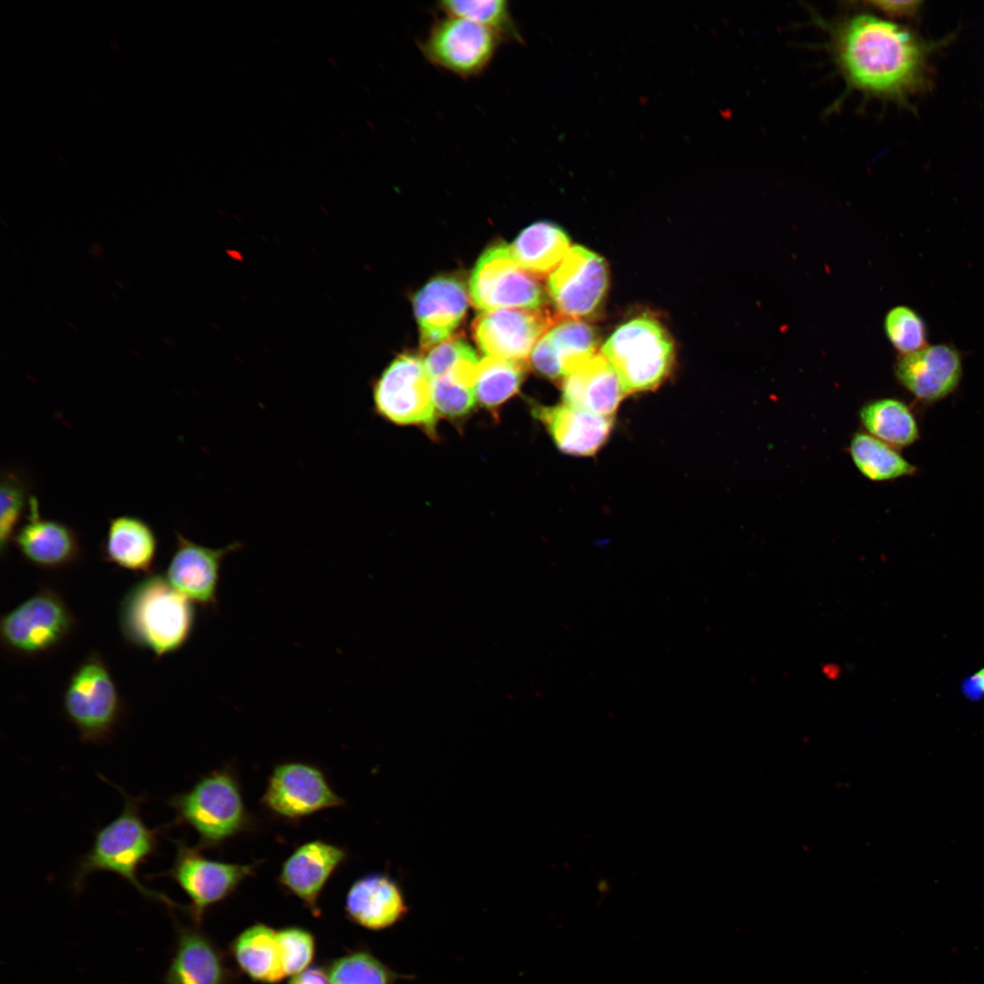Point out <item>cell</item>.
<instances>
[{
	"instance_id": "83f0119b",
	"label": "cell",
	"mask_w": 984,
	"mask_h": 984,
	"mask_svg": "<svg viewBox=\"0 0 984 984\" xmlns=\"http://www.w3.org/2000/svg\"><path fill=\"white\" fill-rule=\"evenodd\" d=\"M859 417L867 434L895 448L909 446L920 437L910 407L896 398L867 402L862 406Z\"/></svg>"
},
{
	"instance_id": "d6986e66",
	"label": "cell",
	"mask_w": 984,
	"mask_h": 984,
	"mask_svg": "<svg viewBox=\"0 0 984 984\" xmlns=\"http://www.w3.org/2000/svg\"><path fill=\"white\" fill-rule=\"evenodd\" d=\"M172 956L163 984H232L224 954L197 926L175 924Z\"/></svg>"
},
{
	"instance_id": "d6a6232c",
	"label": "cell",
	"mask_w": 984,
	"mask_h": 984,
	"mask_svg": "<svg viewBox=\"0 0 984 984\" xmlns=\"http://www.w3.org/2000/svg\"><path fill=\"white\" fill-rule=\"evenodd\" d=\"M331 984H395L398 976L365 950L349 953L327 968Z\"/></svg>"
},
{
	"instance_id": "8992f818",
	"label": "cell",
	"mask_w": 984,
	"mask_h": 984,
	"mask_svg": "<svg viewBox=\"0 0 984 984\" xmlns=\"http://www.w3.org/2000/svg\"><path fill=\"white\" fill-rule=\"evenodd\" d=\"M62 706L83 742L103 743L113 735L123 702L109 667L97 651L87 654L72 671Z\"/></svg>"
},
{
	"instance_id": "cb8c5ba5",
	"label": "cell",
	"mask_w": 984,
	"mask_h": 984,
	"mask_svg": "<svg viewBox=\"0 0 984 984\" xmlns=\"http://www.w3.org/2000/svg\"><path fill=\"white\" fill-rule=\"evenodd\" d=\"M344 908L352 921L374 930L395 925L407 913L399 886L379 873L364 876L352 884Z\"/></svg>"
},
{
	"instance_id": "9c48e42d",
	"label": "cell",
	"mask_w": 984,
	"mask_h": 984,
	"mask_svg": "<svg viewBox=\"0 0 984 984\" xmlns=\"http://www.w3.org/2000/svg\"><path fill=\"white\" fill-rule=\"evenodd\" d=\"M503 41L491 29L470 20L443 14L418 43L434 67L462 78L484 73Z\"/></svg>"
},
{
	"instance_id": "ba28073f",
	"label": "cell",
	"mask_w": 984,
	"mask_h": 984,
	"mask_svg": "<svg viewBox=\"0 0 984 984\" xmlns=\"http://www.w3.org/2000/svg\"><path fill=\"white\" fill-rule=\"evenodd\" d=\"M373 399L376 413L385 420L416 425L430 436L436 435L438 415L431 380L419 356L405 354L396 357L375 381Z\"/></svg>"
},
{
	"instance_id": "d590c367",
	"label": "cell",
	"mask_w": 984,
	"mask_h": 984,
	"mask_svg": "<svg viewBox=\"0 0 984 984\" xmlns=\"http://www.w3.org/2000/svg\"><path fill=\"white\" fill-rule=\"evenodd\" d=\"M278 943L285 975L304 970L314 956L313 936L301 928H287L278 931Z\"/></svg>"
},
{
	"instance_id": "4316f807",
	"label": "cell",
	"mask_w": 984,
	"mask_h": 984,
	"mask_svg": "<svg viewBox=\"0 0 984 984\" xmlns=\"http://www.w3.org/2000/svg\"><path fill=\"white\" fill-rule=\"evenodd\" d=\"M510 247L521 267L536 277L550 274L570 249L566 232L548 221L530 225Z\"/></svg>"
},
{
	"instance_id": "e0dca14e",
	"label": "cell",
	"mask_w": 984,
	"mask_h": 984,
	"mask_svg": "<svg viewBox=\"0 0 984 984\" xmlns=\"http://www.w3.org/2000/svg\"><path fill=\"white\" fill-rule=\"evenodd\" d=\"M12 543L27 562L43 569L69 567L81 554L76 532L59 520L42 518L37 498L33 496Z\"/></svg>"
},
{
	"instance_id": "603a6c76",
	"label": "cell",
	"mask_w": 984,
	"mask_h": 984,
	"mask_svg": "<svg viewBox=\"0 0 984 984\" xmlns=\"http://www.w3.org/2000/svg\"><path fill=\"white\" fill-rule=\"evenodd\" d=\"M561 392L564 403L610 417L626 395L620 376L601 352L567 374L561 380Z\"/></svg>"
},
{
	"instance_id": "e575fe53",
	"label": "cell",
	"mask_w": 984,
	"mask_h": 984,
	"mask_svg": "<svg viewBox=\"0 0 984 984\" xmlns=\"http://www.w3.org/2000/svg\"><path fill=\"white\" fill-rule=\"evenodd\" d=\"M886 334L901 354L917 352L928 344V329L922 317L905 305L893 307L885 317Z\"/></svg>"
},
{
	"instance_id": "f35d334b",
	"label": "cell",
	"mask_w": 984,
	"mask_h": 984,
	"mask_svg": "<svg viewBox=\"0 0 984 984\" xmlns=\"http://www.w3.org/2000/svg\"><path fill=\"white\" fill-rule=\"evenodd\" d=\"M289 984H331V981L327 972L320 968L312 967L293 975Z\"/></svg>"
},
{
	"instance_id": "ab89813d",
	"label": "cell",
	"mask_w": 984,
	"mask_h": 984,
	"mask_svg": "<svg viewBox=\"0 0 984 984\" xmlns=\"http://www.w3.org/2000/svg\"><path fill=\"white\" fill-rule=\"evenodd\" d=\"M970 684L974 685L978 692H984V669L971 678Z\"/></svg>"
},
{
	"instance_id": "30bf717a",
	"label": "cell",
	"mask_w": 984,
	"mask_h": 984,
	"mask_svg": "<svg viewBox=\"0 0 984 984\" xmlns=\"http://www.w3.org/2000/svg\"><path fill=\"white\" fill-rule=\"evenodd\" d=\"M537 278L521 267L510 246L498 242L477 261L469 281L470 299L482 312L541 309L546 295Z\"/></svg>"
},
{
	"instance_id": "ac0fdd59",
	"label": "cell",
	"mask_w": 984,
	"mask_h": 984,
	"mask_svg": "<svg viewBox=\"0 0 984 984\" xmlns=\"http://www.w3.org/2000/svg\"><path fill=\"white\" fill-rule=\"evenodd\" d=\"M346 851L316 839L297 846L283 861L277 877L285 890L297 897L314 916H319V898L328 880L346 859Z\"/></svg>"
},
{
	"instance_id": "7a4b0ae2",
	"label": "cell",
	"mask_w": 984,
	"mask_h": 984,
	"mask_svg": "<svg viewBox=\"0 0 984 984\" xmlns=\"http://www.w3.org/2000/svg\"><path fill=\"white\" fill-rule=\"evenodd\" d=\"M193 604L165 575L151 572L124 594L118 610L119 630L130 645L160 659L190 640L196 620Z\"/></svg>"
},
{
	"instance_id": "277c9868",
	"label": "cell",
	"mask_w": 984,
	"mask_h": 984,
	"mask_svg": "<svg viewBox=\"0 0 984 984\" xmlns=\"http://www.w3.org/2000/svg\"><path fill=\"white\" fill-rule=\"evenodd\" d=\"M168 804L175 812V822L198 834L202 850L221 846L254 824L236 774L228 766L206 774Z\"/></svg>"
},
{
	"instance_id": "7c38bea8",
	"label": "cell",
	"mask_w": 984,
	"mask_h": 984,
	"mask_svg": "<svg viewBox=\"0 0 984 984\" xmlns=\"http://www.w3.org/2000/svg\"><path fill=\"white\" fill-rule=\"evenodd\" d=\"M261 804L278 818L299 822L317 812L342 807L344 800L333 791L324 773L316 765L286 762L273 767Z\"/></svg>"
},
{
	"instance_id": "4dcf8cb0",
	"label": "cell",
	"mask_w": 984,
	"mask_h": 984,
	"mask_svg": "<svg viewBox=\"0 0 984 984\" xmlns=\"http://www.w3.org/2000/svg\"><path fill=\"white\" fill-rule=\"evenodd\" d=\"M527 364L493 356L478 362L475 384L477 400L496 409L516 395L524 379Z\"/></svg>"
},
{
	"instance_id": "7402d4cb",
	"label": "cell",
	"mask_w": 984,
	"mask_h": 984,
	"mask_svg": "<svg viewBox=\"0 0 984 984\" xmlns=\"http://www.w3.org/2000/svg\"><path fill=\"white\" fill-rule=\"evenodd\" d=\"M595 330L579 319L557 322L537 343L531 363L542 375L562 380L581 362L595 354L598 346Z\"/></svg>"
},
{
	"instance_id": "d4e9b609",
	"label": "cell",
	"mask_w": 984,
	"mask_h": 984,
	"mask_svg": "<svg viewBox=\"0 0 984 984\" xmlns=\"http://www.w3.org/2000/svg\"><path fill=\"white\" fill-rule=\"evenodd\" d=\"M158 540L151 526L144 519L121 515L108 520L102 544L105 561L123 569L149 574L157 555Z\"/></svg>"
},
{
	"instance_id": "2e32d148",
	"label": "cell",
	"mask_w": 984,
	"mask_h": 984,
	"mask_svg": "<svg viewBox=\"0 0 984 984\" xmlns=\"http://www.w3.org/2000/svg\"><path fill=\"white\" fill-rule=\"evenodd\" d=\"M898 383L923 405L947 398L958 387L963 364L953 345L938 343L901 355L895 364Z\"/></svg>"
},
{
	"instance_id": "8d00e7d4",
	"label": "cell",
	"mask_w": 984,
	"mask_h": 984,
	"mask_svg": "<svg viewBox=\"0 0 984 984\" xmlns=\"http://www.w3.org/2000/svg\"><path fill=\"white\" fill-rule=\"evenodd\" d=\"M476 356L474 350L460 338L447 339L432 347L424 361L430 380L437 378L465 359Z\"/></svg>"
},
{
	"instance_id": "74e56055",
	"label": "cell",
	"mask_w": 984,
	"mask_h": 984,
	"mask_svg": "<svg viewBox=\"0 0 984 984\" xmlns=\"http://www.w3.org/2000/svg\"><path fill=\"white\" fill-rule=\"evenodd\" d=\"M871 5L889 15H905L915 12L919 2L917 1H873Z\"/></svg>"
},
{
	"instance_id": "4fadbf2b",
	"label": "cell",
	"mask_w": 984,
	"mask_h": 984,
	"mask_svg": "<svg viewBox=\"0 0 984 984\" xmlns=\"http://www.w3.org/2000/svg\"><path fill=\"white\" fill-rule=\"evenodd\" d=\"M608 284L609 272L603 258L575 245L549 274L548 293L561 316L579 319L597 311Z\"/></svg>"
},
{
	"instance_id": "6da1fadb",
	"label": "cell",
	"mask_w": 984,
	"mask_h": 984,
	"mask_svg": "<svg viewBox=\"0 0 984 984\" xmlns=\"http://www.w3.org/2000/svg\"><path fill=\"white\" fill-rule=\"evenodd\" d=\"M838 64L847 80L876 95H898L911 87L922 64V50L904 27L869 15H858L839 29Z\"/></svg>"
},
{
	"instance_id": "1f68e13d",
	"label": "cell",
	"mask_w": 984,
	"mask_h": 984,
	"mask_svg": "<svg viewBox=\"0 0 984 984\" xmlns=\"http://www.w3.org/2000/svg\"><path fill=\"white\" fill-rule=\"evenodd\" d=\"M446 15L459 16L494 31L503 42L523 43L506 0H446L437 4Z\"/></svg>"
},
{
	"instance_id": "9a60e30c",
	"label": "cell",
	"mask_w": 984,
	"mask_h": 984,
	"mask_svg": "<svg viewBox=\"0 0 984 984\" xmlns=\"http://www.w3.org/2000/svg\"><path fill=\"white\" fill-rule=\"evenodd\" d=\"M175 535V547L166 570V579L194 604L205 609L217 608L223 560L240 550L242 543L234 541L213 548L195 543L179 531Z\"/></svg>"
},
{
	"instance_id": "484cf974",
	"label": "cell",
	"mask_w": 984,
	"mask_h": 984,
	"mask_svg": "<svg viewBox=\"0 0 984 984\" xmlns=\"http://www.w3.org/2000/svg\"><path fill=\"white\" fill-rule=\"evenodd\" d=\"M231 949L239 968L255 981L272 984L286 976L278 931L264 924H255L242 931L233 940Z\"/></svg>"
},
{
	"instance_id": "44dd1931",
	"label": "cell",
	"mask_w": 984,
	"mask_h": 984,
	"mask_svg": "<svg viewBox=\"0 0 984 984\" xmlns=\"http://www.w3.org/2000/svg\"><path fill=\"white\" fill-rule=\"evenodd\" d=\"M532 412L560 451L578 456L595 455L608 440L614 424L613 417L564 402L551 406L536 405Z\"/></svg>"
},
{
	"instance_id": "3957f363",
	"label": "cell",
	"mask_w": 984,
	"mask_h": 984,
	"mask_svg": "<svg viewBox=\"0 0 984 984\" xmlns=\"http://www.w3.org/2000/svg\"><path fill=\"white\" fill-rule=\"evenodd\" d=\"M124 796L122 812L97 832L91 848L80 858L72 879L73 890L79 893L93 873L108 871L129 883L146 899L169 909L183 908L138 878L139 866L158 850L159 831L148 827L142 820L141 797Z\"/></svg>"
},
{
	"instance_id": "f546056e",
	"label": "cell",
	"mask_w": 984,
	"mask_h": 984,
	"mask_svg": "<svg viewBox=\"0 0 984 984\" xmlns=\"http://www.w3.org/2000/svg\"><path fill=\"white\" fill-rule=\"evenodd\" d=\"M477 356L463 360L445 374L431 380L433 401L437 415L458 418L468 415L477 401L475 384Z\"/></svg>"
},
{
	"instance_id": "ffe728a7",
	"label": "cell",
	"mask_w": 984,
	"mask_h": 984,
	"mask_svg": "<svg viewBox=\"0 0 984 984\" xmlns=\"http://www.w3.org/2000/svg\"><path fill=\"white\" fill-rule=\"evenodd\" d=\"M467 292L453 276H440L426 283L414 298V309L424 350L447 340L465 316Z\"/></svg>"
},
{
	"instance_id": "836d02e7",
	"label": "cell",
	"mask_w": 984,
	"mask_h": 984,
	"mask_svg": "<svg viewBox=\"0 0 984 984\" xmlns=\"http://www.w3.org/2000/svg\"><path fill=\"white\" fill-rule=\"evenodd\" d=\"M27 484L20 474L4 470L0 481V550L3 556L20 527L30 501Z\"/></svg>"
},
{
	"instance_id": "5bb4252c",
	"label": "cell",
	"mask_w": 984,
	"mask_h": 984,
	"mask_svg": "<svg viewBox=\"0 0 984 984\" xmlns=\"http://www.w3.org/2000/svg\"><path fill=\"white\" fill-rule=\"evenodd\" d=\"M557 323L548 311L507 308L483 312L473 323V335L488 356L527 364L541 337Z\"/></svg>"
},
{
	"instance_id": "f1b7e54d",
	"label": "cell",
	"mask_w": 984,
	"mask_h": 984,
	"mask_svg": "<svg viewBox=\"0 0 984 984\" xmlns=\"http://www.w3.org/2000/svg\"><path fill=\"white\" fill-rule=\"evenodd\" d=\"M849 453L859 472L871 481L893 480L917 471L897 448L867 433L857 432L853 436Z\"/></svg>"
},
{
	"instance_id": "5b68a950",
	"label": "cell",
	"mask_w": 984,
	"mask_h": 984,
	"mask_svg": "<svg viewBox=\"0 0 984 984\" xmlns=\"http://www.w3.org/2000/svg\"><path fill=\"white\" fill-rule=\"evenodd\" d=\"M601 353L620 378L626 395L657 388L670 374L674 346L663 326L648 316L619 326Z\"/></svg>"
},
{
	"instance_id": "52a82bcc",
	"label": "cell",
	"mask_w": 984,
	"mask_h": 984,
	"mask_svg": "<svg viewBox=\"0 0 984 984\" xmlns=\"http://www.w3.org/2000/svg\"><path fill=\"white\" fill-rule=\"evenodd\" d=\"M75 625V617L63 598L43 588L2 616L1 642L13 653L39 656L60 647Z\"/></svg>"
},
{
	"instance_id": "8fae6325",
	"label": "cell",
	"mask_w": 984,
	"mask_h": 984,
	"mask_svg": "<svg viewBox=\"0 0 984 984\" xmlns=\"http://www.w3.org/2000/svg\"><path fill=\"white\" fill-rule=\"evenodd\" d=\"M176 854L166 875L189 897L187 911L196 926L206 910L230 897L247 877L253 876L259 863H228L208 858L199 846L176 841Z\"/></svg>"
}]
</instances>
